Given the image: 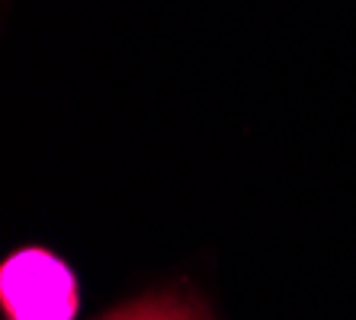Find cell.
Segmentation results:
<instances>
[{
    "label": "cell",
    "instance_id": "cell-2",
    "mask_svg": "<svg viewBox=\"0 0 356 320\" xmlns=\"http://www.w3.org/2000/svg\"><path fill=\"white\" fill-rule=\"evenodd\" d=\"M103 320H209V314L193 298L167 292V295H151L129 304V308H119Z\"/></svg>",
    "mask_w": 356,
    "mask_h": 320
},
{
    "label": "cell",
    "instance_id": "cell-1",
    "mask_svg": "<svg viewBox=\"0 0 356 320\" xmlns=\"http://www.w3.org/2000/svg\"><path fill=\"white\" fill-rule=\"evenodd\" d=\"M0 295L10 320H74V276L49 250H19L3 263Z\"/></svg>",
    "mask_w": 356,
    "mask_h": 320
}]
</instances>
